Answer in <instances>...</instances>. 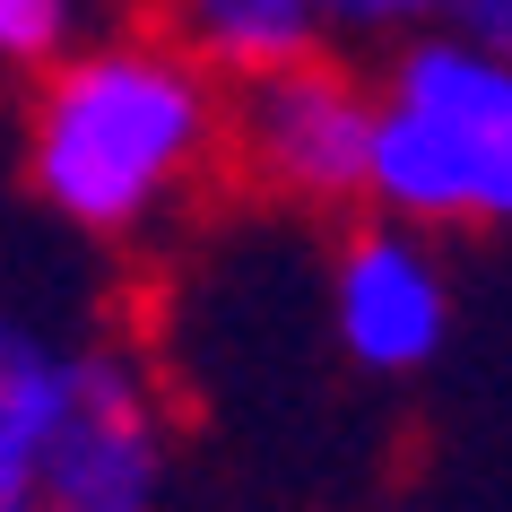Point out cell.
Returning <instances> with one entry per match:
<instances>
[{"label": "cell", "mask_w": 512, "mask_h": 512, "mask_svg": "<svg viewBox=\"0 0 512 512\" xmlns=\"http://www.w3.org/2000/svg\"><path fill=\"white\" fill-rule=\"evenodd\" d=\"M226 157V79L165 27L79 35L35 70L27 191L70 235L131 243L174 217Z\"/></svg>", "instance_id": "6da1fadb"}, {"label": "cell", "mask_w": 512, "mask_h": 512, "mask_svg": "<svg viewBox=\"0 0 512 512\" xmlns=\"http://www.w3.org/2000/svg\"><path fill=\"white\" fill-rule=\"evenodd\" d=\"M400 226H512V53L460 27L391 35L365 131V200Z\"/></svg>", "instance_id": "7a4b0ae2"}, {"label": "cell", "mask_w": 512, "mask_h": 512, "mask_svg": "<svg viewBox=\"0 0 512 512\" xmlns=\"http://www.w3.org/2000/svg\"><path fill=\"white\" fill-rule=\"evenodd\" d=\"M174 495V400L122 339H79L70 391L0 460V512H165Z\"/></svg>", "instance_id": "3957f363"}, {"label": "cell", "mask_w": 512, "mask_h": 512, "mask_svg": "<svg viewBox=\"0 0 512 512\" xmlns=\"http://www.w3.org/2000/svg\"><path fill=\"white\" fill-rule=\"evenodd\" d=\"M365 131H374V87L330 53L278 61L261 79H235L226 96V148L261 191L296 200V209L365 200Z\"/></svg>", "instance_id": "277c9868"}, {"label": "cell", "mask_w": 512, "mask_h": 512, "mask_svg": "<svg viewBox=\"0 0 512 512\" xmlns=\"http://www.w3.org/2000/svg\"><path fill=\"white\" fill-rule=\"evenodd\" d=\"M330 330H339L348 365L374 382L426 374L434 356L452 348V270L426 243V226L365 217L339 243V261H330Z\"/></svg>", "instance_id": "5b68a950"}, {"label": "cell", "mask_w": 512, "mask_h": 512, "mask_svg": "<svg viewBox=\"0 0 512 512\" xmlns=\"http://www.w3.org/2000/svg\"><path fill=\"white\" fill-rule=\"evenodd\" d=\"M157 27L174 35L183 53H200L226 87L330 44L313 0H157Z\"/></svg>", "instance_id": "8992f818"}, {"label": "cell", "mask_w": 512, "mask_h": 512, "mask_svg": "<svg viewBox=\"0 0 512 512\" xmlns=\"http://www.w3.org/2000/svg\"><path fill=\"white\" fill-rule=\"evenodd\" d=\"M70 365H79L70 330L27 313L18 296H0V460L53 417V400L70 391Z\"/></svg>", "instance_id": "52a82bcc"}, {"label": "cell", "mask_w": 512, "mask_h": 512, "mask_svg": "<svg viewBox=\"0 0 512 512\" xmlns=\"http://www.w3.org/2000/svg\"><path fill=\"white\" fill-rule=\"evenodd\" d=\"M96 0H0V70H44L87 35Z\"/></svg>", "instance_id": "ba28073f"}, {"label": "cell", "mask_w": 512, "mask_h": 512, "mask_svg": "<svg viewBox=\"0 0 512 512\" xmlns=\"http://www.w3.org/2000/svg\"><path fill=\"white\" fill-rule=\"evenodd\" d=\"M313 9H322V35H356V44H391L443 18V0H313Z\"/></svg>", "instance_id": "9c48e42d"}, {"label": "cell", "mask_w": 512, "mask_h": 512, "mask_svg": "<svg viewBox=\"0 0 512 512\" xmlns=\"http://www.w3.org/2000/svg\"><path fill=\"white\" fill-rule=\"evenodd\" d=\"M443 27L478 35V44H495V53H512V0H443Z\"/></svg>", "instance_id": "30bf717a"}]
</instances>
